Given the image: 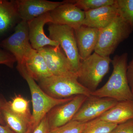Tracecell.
Instances as JSON below:
<instances>
[{"instance_id": "6da1fadb", "label": "cell", "mask_w": 133, "mask_h": 133, "mask_svg": "<svg viewBox=\"0 0 133 133\" xmlns=\"http://www.w3.org/2000/svg\"><path fill=\"white\" fill-rule=\"evenodd\" d=\"M128 56L127 52L115 56L111 63L113 70L108 81L102 87L91 92V95L111 98L118 102L133 100L127 78Z\"/></svg>"}, {"instance_id": "7a4b0ae2", "label": "cell", "mask_w": 133, "mask_h": 133, "mask_svg": "<svg viewBox=\"0 0 133 133\" xmlns=\"http://www.w3.org/2000/svg\"><path fill=\"white\" fill-rule=\"evenodd\" d=\"M17 69L28 83L31 92L33 112L29 128L33 131L51 109L57 106L69 102L74 97L64 99L52 97L41 89L24 68L22 67Z\"/></svg>"}, {"instance_id": "3957f363", "label": "cell", "mask_w": 133, "mask_h": 133, "mask_svg": "<svg viewBox=\"0 0 133 133\" xmlns=\"http://www.w3.org/2000/svg\"><path fill=\"white\" fill-rule=\"evenodd\" d=\"M133 30L130 24L119 16L106 27L100 29L94 52L103 56H109L121 43L129 37Z\"/></svg>"}, {"instance_id": "277c9868", "label": "cell", "mask_w": 133, "mask_h": 133, "mask_svg": "<svg viewBox=\"0 0 133 133\" xmlns=\"http://www.w3.org/2000/svg\"><path fill=\"white\" fill-rule=\"evenodd\" d=\"M111 61L109 56H103L94 52L85 59L81 60L78 81L91 92L94 91L109 71Z\"/></svg>"}, {"instance_id": "5b68a950", "label": "cell", "mask_w": 133, "mask_h": 133, "mask_svg": "<svg viewBox=\"0 0 133 133\" xmlns=\"http://www.w3.org/2000/svg\"><path fill=\"white\" fill-rule=\"evenodd\" d=\"M38 82L44 92L55 98H67L79 95H91V92L80 84L77 77L52 76Z\"/></svg>"}, {"instance_id": "8992f818", "label": "cell", "mask_w": 133, "mask_h": 133, "mask_svg": "<svg viewBox=\"0 0 133 133\" xmlns=\"http://www.w3.org/2000/svg\"><path fill=\"white\" fill-rule=\"evenodd\" d=\"M49 37L58 43L64 51L74 71L78 74L81 59L75 36L74 30L66 25L50 23Z\"/></svg>"}, {"instance_id": "52a82bcc", "label": "cell", "mask_w": 133, "mask_h": 133, "mask_svg": "<svg viewBox=\"0 0 133 133\" xmlns=\"http://www.w3.org/2000/svg\"><path fill=\"white\" fill-rule=\"evenodd\" d=\"M0 45L14 56L17 68L23 66L26 57L33 49L30 42L28 22H19L15 27L14 33L2 41Z\"/></svg>"}, {"instance_id": "ba28073f", "label": "cell", "mask_w": 133, "mask_h": 133, "mask_svg": "<svg viewBox=\"0 0 133 133\" xmlns=\"http://www.w3.org/2000/svg\"><path fill=\"white\" fill-rule=\"evenodd\" d=\"M37 50L42 55L52 76L78 77L77 74L59 45L46 46Z\"/></svg>"}, {"instance_id": "9c48e42d", "label": "cell", "mask_w": 133, "mask_h": 133, "mask_svg": "<svg viewBox=\"0 0 133 133\" xmlns=\"http://www.w3.org/2000/svg\"><path fill=\"white\" fill-rule=\"evenodd\" d=\"M109 98H100L90 95L83 102L72 121L87 122L99 117L118 103Z\"/></svg>"}, {"instance_id": "30bf717a", "label": "cell", "mask_w": 133, "mask_h": 133, "mask_svg": "<svg viewBox=\"0 0 133 133\" xmlns=\"http://www.w3.org/2000/svg\"><path fill=\"white\" fill-rule=\"evenodd\" d=\"M87 97L82 95H76L69 102L51 109L46 115L50 131L71 121Z\"/></svg>"}, {"instance_id": "8fae6325", "label": "cell", "mask_w": 133, "mask_h": 133, "mask_svg": "<svg viewBox=\"0 0 133 133\" xmlns=\"http://www.w3.org/2000/svg\"><path fill=\"white\" fill-rule=\"evenodd\" d=\"M63 3L50 12L53 24L66 25L74 29L83 25L85 12L72 3L65 1Z\"/></svg>"}, {"instance_id": "7c38bea8", "label": "cell", "mask_w": 133, "mask_h": 133, "mask_svg": "<svg viewBox=\"0 0 133 133\" xmlns=\"http://www.w3.org/2000/svg\"><path fill=\"white\" fill-rule=\"evenodd\" d=\"M16 2L21 20L28 22L51 12L64 3L46 0H16Z\"/></svg>"}, {"instance_id": "4fadbf2b", "label": "cell", "mask_w": 133, "mask_h": 133, "mask_svg": "<svg viewBox=\"0 0 133 133\" xmlns=\"http://www.w3.org/2000/svg\"><path fill=\"white\" fill-rule=\"evenodd\" d=\"M51 23L50 12L28 22L30 42L33 49L38 50L46 46L56 47L59 45L58 43L48 37L44 33V27L45 24Z\"/></svg>"}, {"instance_id": "5bb4252c", "label": "cell", "mask_w": 133, "mask_h": 133, "mask_svg": "<svg viewBox=\"0 0 133 133\" xmlns=\"http://www.w3.org/2000/svg\"><path fill=\"white\" fill-rule=\"evenodd\" d=\"M119 16L115 0L113 5L85 12L83 25L99 29L104 28Z\"/></svg>"}, {"instance_id": "9a60e30c", "label": "cell", "mask_w": 133, "mask_h": 133, "mask_svg": "<svg viewBox=\"0 0 133 133\" xmlns=\"http://www.w3.org/2000/svg\"><path fill=\"white\" fill-rule=\"evenodd\" d=\"M100 29L82 25L74 30L75 36L81 60L91 55L97 43Z\"/></svg>"}, {"instance_id": "2e32d148", "label": "cell", "mask_w": 133, "mask_h": 133, "mask_svg": "<svg viewBox=\"0 0 133 133\" xmlns=\"http://www.w3.org/2000/svg\"><path fill=\"white\" fill-rule=\"evenodd\" d=\"M21 21L16 0H0V37Z\"/></svg>"}, {"instance_id": "e0dca14e", "label": "cell", "mask_w": 133, "mask_h": 133, "mask_svg": "<svg viewBox=\"0 0 133 133\" xmlns=\"http://www.w3.org/2000/svg\"><path fill=\"white\" fill-rule=\"evenodd\" d=\"M21 67L24 68L28 74L37 81L52 76L42 55L33 49L26 57L23 66Z\"/></svg>"}, {"instance_id": "ac0fdd59", "label": "cell", "mask_w": 133, "mask_h": 133, "mask_svg": "<svg viewBox=\"0 0 133 133\" xmlns=\"http://www.w3.org/2000/svg\"><path fill=\"white\" fill-rule=\"evenodd\" d=\"M97 118L117 125L133 119V100L118 102Z\"/></svg>"}, {"instance_id": "d6986e66", "label": "cell", "mask_w": 133, "mask_h": 133, "mask_svg": "<svg viewBox=\"0 0 133 133\" xmlns=\"http://www.w3.org/2000/svg\"><path fill=\"white\" fill-rule=\"evenodd\" d=\"M0 108L6 125L15 133H25L29 128V124L15 114L9 109L7 101L0 97Z\"/></svg>"}, {"instance_id": "ffe728a7", "label": "cell", "mask_w": 133, "mask_h": 133, "mask_svg": "<svg viewBox=\"0 0 133 133\" xmlns=\"http://www.w3.org/2000/svg\"><path fill=\"white\" fill-rule=\"evenodd\" d=\"M7 103L11 111L28 122L30 127L32 114L30 110V101L21 95H17Z\"/></svg>"}, {"instance_id": "44dd1931", "label": "cell", "mask_w": 133, "mask_h": 133, "mask_svg": "<svg viewBox=\"0 0 133 133\" xmlns=\"http://www.w3.org/2000/svg\"><path fill=\"white\" fill-rule=\"evenodd\" d=\"M74 4L84 12L92 10L105 6L113 5L115 0H70L65 1Z\"/></svg>"}, {"instance_id": "7402d4cb", "label": "cell", "mask_w": 133, "mask_h": 133, "mask_svg": "<svg viewBox=\"0 0 133 133\" xmlns=\"http://www.w3.org/2000/svg\"><path fill=\"white\" fill-rule=\"evenodd\" d=\"M117 125L96 118L81 133H110Z\"/></svg>"}, {"instance_id": "603a6c76", "label": "cell", "mask_w": 133, "mask_h": 133, "mask_svg": "<svg viewBox=\"0 0 133 133\" xmlns=\"http://www.w3.org/2000/svg\"><path fill=\"white\" fill-rule=\"evenodd\" d=\"M119 16L133 29V0H115Z\"/></svg>"}, {"instance_id": "cb8c5ba5", "label": "cell", "mask_w": 133, "mask_h": 133, "mask_svg": "<svg viewBox=\"0 0 133 133\" xmlns=\"http://www.w3.org/2000/svg\"><path fill=\"white\" fill-rule=\"evenodd\" d=\"M90 122H82L71 121L64 125L50 130L49 133H81L90 125Z\"/></svg>"}, {"instance_id": "d4e9b609", "label": "cell", "mask_w": 133, "mask_h": 133, "mask_svg": "<svg viewBox=\"0 0 133 133\" xmlns=\"http://www.w3.org/2000/svg\"><path fill=\"white\" fill-rule=\"evenodd\" d=\"M16 59L12 54L6 50L0 49V64L13 68Z\"/></svg>"}, {"instance_id": "484cf974", "label": "cell", "mask_w": 133, "mask_h": 133, "mask_svg": "<svg viewBox=\"0 0 133 133\" xmlns=\"http://www.w3.org/2000/svg\"><path fill=\"white\" fill-rule=\"evenodd\" d=\"M110 133H133V119L117 125Z\"/></svg>"}, {"instance_id": "4316f807", "label": "cell", "mask_w": 133, "mask_h": 133, "mask_svg": "<svg viewBox=\"0 0 133 133\" xmlns=\"http://www.w3.org/2000/svg\"><path fill=\"white\" fill-rule=\"evenodd\" d=\"M50 131L49 126L46 115L31 133H49Z\"/></svg>"}, {"instance_id": "83f0119b", "label": "cell", "mask_w": 133, "mask_h": 133, "mask_svg": "<svg viewBox=\"0 0 133 133\" xmlns=\"http://www.w3.org/2000/svg\"><path fill=\"white\" fill-rule=\"evenodd\" d=\"M127 75L129 85L133 94V54L132 60L128 65Z\"/></svg>"}, {"instance_id": "f1b7e54d", "label": "cell", "mask_w": 133, "mask_h": 133, "mask_svg": "<svg viewBox=\"0 0 133 133\" xmlns=\"http://www.w3.org/2000/svg\"><path fill=\"white\" fill-rule=\"evenodd\" d=\"M0 133H15L7 125H2L0 124Z\"/></svg>"}, {"instance_id": "f546056e", "label": "cell", "mask_w": 133, "mask_h": 133, "mask_svg": "<svg viewBox=\"0 0 133 133\" xmlns=\"http://www.w3.org/2000/svg\"><path fill=\"white\" fill-rule=\"evenodd\" d=\"M0 124L2 125H6L4 119H3V117L2 114L1 108H0Z\"/></svg>"}, {"instance_id": "4dcf8cb0", "label": "cell", "mask_w": 133, "mask_h": 133, "mask_svg": "<svg viewBox=\"0 0 133 133\" xmlns=\"http://www.w3.org/2000/svg\"><path fill=\"white\" fill-rule=\"evenodd\" d=\"M33 132V131L31 129L29 128L28 129V131L25 133H31Z\"/></svg>"}]
</instances>
